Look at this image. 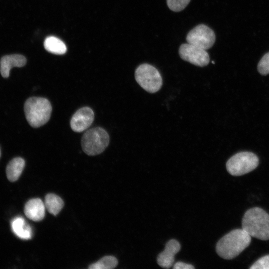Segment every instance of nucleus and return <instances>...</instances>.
<instances>
[{
	"instance_id": "f257e3e1",
	"label": "nucleus",
	"mask_w": 269,
	"mask_h": 269,
	"mask_svg": "<svg viewBox=\"0 0 269 269\" xmlns=\"http://www.w3.org/2000/svg\"><path fill=\"white\" fill-rule=\"evenodd\" d=\"M251 237L242 228L234 229L222 237L217 242L216 251L225 259H232L250 245Z\"/></svg>"
},
{
	"instance_id": "f03ea898",
	"label": "nucleus",
	"mask_w": 269,
	"mask_h": 269,
	"mask_svg": "<svg viewBox=\"0 0 269 269\" xmlns=\"http://www.w3.org/2000/svg\"><path fill=\"white\" fill-rule=\"evenodd\" d=\"M242 228L251 237L262 240L269 239V215L262 208L253 207L244 214Z\"/></svg>"
},
{
	"instance_id": "7ed1b4c3",
	"label": "nucleus",
	"mask_w": 269,
	"mask_h": 269,
	"mask_svg": "<svg viewBox=\"0 0 269 269\" xmlns=\"http://www.w3.org/2000/svg\"><path fill=\"white\" fill-rule=\"evenodd\" d=\"M24 112L30 125L37 128L48 121L52 112V106L48 99L43 97H33L26 101Z\"/></svg>"
},
{
	"instance_id": "20e7f679",
	"label": "nucleus",
	"mask_w": 269,
	"mask_h": 269,
	"mask_svg": "<svg viewBox=\"0 0 269 269\" xmlns=\"http://www.w3.org/2000/svg\"><path fill=\"white\" fill-rule=\"evenodd\" d=\"M109 143V135L101 127H95L87 130L81 139L83 151L90 156L101 153L108 146Z\"/></svg>"
},
{
	"instance_id": "39448f33",
	"label": "nucleus",
	"mask_w": 269,
	"mask_h": 269,
	"mask_svg": "<svg viewBox=\"0 0 269 269\" xmlns=\"http://www.w3.org/2000/svg\"><path fill=\"white\" fill-rule=\"evenodd\" d=\"M258 164L259 159L256 154L244 151L236 153L229 158L226 167L230 174L239 176L253 171Z\"/></svg>"
},
{
	"instance_id": "423d86ee",
	"label": "nucleus",
	"mask_w": 269,
	"mask_h": 269,
	"mask_svg": "<svg viewBox=\"0 0 269 269\" xmlns=\"http://www.w3.org/2000/svg\"><path fill=\"white\" fill-rule=\"evenodd\" d=\"M135 77L138 84L151 93L159 91L162 85V79L159 71L147 63L142 64L136 68Z\"/></svg>"
},
{
	"instance_id": "0eeeda50",
	"label": "nucleus",
	"mask_w": 269,
	"mask_h": 269,
	"mask_svg": "<svg viewBox=\"0 0 269 269\" xmlns=\"http://www.w3.org/2000/svg\"><path fill=\"white\" fill-rule=\"evenodd\" d=\"M186 39L188 43L207 50L214 45L216 37L211 28L204 24H199L189 32Z\"/></svg>"
},
{
	"instance_id": "6e6552de",
	"label": "nucleus",
	"mask_w": 269,
	"mask_h": 269,
	"mask_svg": "<svg viewBox=\"0 0 269 269\" xmlns=\"http://www.w3.org/2000/svg\"><path fill=\"white\" fill-rule=\"evenodd\" d=\"M179 54L183 60L199 67L207 65L210 61L206 50L189 43L183 44L180 46Z\"/></svg>"
},
{
	"instance_id": "1a4fd4ad",
	"label": "nucleus",
	"mask_w": 269,
	"mask_h": 269,
	"mask_svg": "<svg viewBox=\"0 0 269 269\" xmlns=\"http://www.w3.org/2000/svg\"><path fill=\"white\" fill-rule=\"evenodd\" d=\"M94 118V112L91 108L88 107H82L72 116L70 120L71 128L75 132H82L91 125Z\"/></svg>"
},
{
	"instance_id": "9d476101",
	"label": "nucleus",
	"mask_w": 269,
	"mask_h": 269,
	"mask_svg": "<svg viewBox=\"0 0 269 269\" xmlns=\"http://www.w3.org/2000/svg\"><path fill=\"white\" fill-rule=\"evenodd\" d=\"M181 246L179 242L175 239L168 241L164 250L159 253L157 258L158 265L166 269L171 268L173 265L175 255L180 250Z\"/></svg>"
},
{
	"instance_id": "9b49d317",
	"label": "nucleus",
	"mask_w": 269,
	"mask_h": 269,
	"mask_svg": "<svg viewBox=\"0 0 269 269\" xmlns=\"http://www.w3.org/2000/svg\"><path fill=\"white\" fill-rule=\"evenodd\" d=\"M45 208L44 203L40 199H32L26 203L24 213L31 220L39 221L45 216Z\"/></svg>"
},
{
	"instance_id": "f8f14e48",
	"label": "nucleus",
	"mask_w": 269,
	"mask_h": 269,
	"mask_svg": "<svg viewBox=\"0 0 269 269\" xmlns=\"http://www.w3.org/2000/svg\"><path fill=\"white\" fill-rule=\"evenodd\" d=\"M26 63V58L20 54L5 55L0 61V72L4 78L9 76L10 71L13 67H21Z\"/></svg>"
},
{
	"instance_id": "ddd939ff",
	"label": "nucleus",
	"mask_w": 269,
	"mask_h": 269,
	"mask_svg": "<svg viewBox=\"0 0 269 269\" xmlns=\"http://www.w3.org/2000/svg\"><path fill=\"white\" fill-rule=\"evenodd\" d=\"M12 229L14 234L19 238L28 240L32 237V229L27 224L22 217H18L14 218L11 222Z\"/></svg>"
},
{
	"instance_id": "4468645a",
	"label": "nucleus",
	"mask_w": 269,
	"mask_h": 269,
	"mask_svg": "<svg viewBox=\"0 0 269 269\" xmlns=\"http://www.w3.org/2000/svg\"><path fill=\"white\" fill-rule=\"evenodd\" d=\"M25 166V161L20 157H16L11 160L6 168V175L8 179L11 182L16 181L21 175Z\"/></svg>"
},
{
	"instance_id": "2eb2a0df",
	"label": "nucleus",
	"mask_w": 269,
	"mask_h": 269,
	"mask_svg": "<svg viewBox=\"0 0 269 269\" xmlns=\"http://www.w3.org/2000/svg\"><path fill=\"white\" fill-rule=\"evenodd\" d=\"M44 46L47 51L55 54L62 55L67 51L65 43L55 36L47 37L44 42Z\"/></svg>"
},
{
	"instance_id": "dca6fc26",
	"label": "nucleus",
	"mask_w": 269,
	"mask_h": 269,
	"mask_svg": "<svg viewBox=\"0 0 269 269\" xmlns=\"http://www.w3.org/2000/svg\"><path fill=\"white\" fill-rule=\"evenodd\" d=\"M44 204L48 211L53 215H56L64 206L63 200L54 194H48L45 198Z\"/></svg>"
},
{
	"instance_id": "f3484780",
	"label": "nucleus",
	"mask_w": 269,
	"mask_h": 269,
	"mask_svg": "<svg viewBox=\"0 0 269 269\" xmlns=\"http://www.w3.org/2000/svg\"><path fill=\"white\" fill-rule=\"evenodd\" d=\"M117 259L112 256H107L103 257L96 263L89 266V269H111L114 268L117 265Z\"/></svg>"
},
{
	"instance_id": "a211bd4d",
	"label": "nucleus",
	"mask_w": 269,
	"mask_h": 269,
	"mask_svg": "<svg viewBox=\"0 0 269 269\" xmlns=\"http://www.w3.org/2000/svg\"><path fill=\"white\" fill-rule=\"evenodd\" d=\"M191 0H166L168 8L174 12L183 10L190 3Z\"/></svg>"
},
{
	"instance_id": "6ab92c4d",
	"label": "nucleus",
	"mask_w": 269,
	"mask_h": 269,
	"mask_svg": "<svg viewBox=\"0 0 269 269\" xmlns=\"http://www.w3.org/2000/svg\"><path fill=\"white\" fill-rule=\"evenodd\" d=\"M257 69L259 73L262 75L269 74V52L265 54L259 61Z\"/></svg>"
},
{
	"instance_id": "aec40b11",
	"label": "nucleus",
	"mask_w": 269,
	"mask_h": 269,
	"mask_svg": "<svg viewBox=\"0 0 269 269\" xmlns=\"http://www.w3.org/2000/svg\"><path fill=\"white\" fill-rule=\"evenodd\" d=\"M250 269H269V255L257 260L250 268Z\"/></svg>"
},
{
	"instance_id": "412c9836",
	"label": "nucleus",
	"mask_w": 269,
	"mask_h": 269,
	"mask_svg": "<svg viewBox=\"0 0 269 269\" xmlns=\"http://www.w3.org/2000/svg\"><path fill=\"white\" fill-rule=\"evenodd\" d=\"M174 269H194V267L189 264L185 263L182 262H177L173 265Z\"/></svg>"
},
{
	"instance_id": "4be33fe9",
	"label": "nucleus",
	"mask_w": 269,
	"mask_h": 269,
	"mask_svg": "<svg viewBox=\"0 0 269 269\" xmlns=\"http://www.w3.org/2000/svg\"><path fill=\"white\" fill-rule=\"evenodd\" d=\"M0 155H1V152H0Z\"/></svg>"
}]
</instances>
